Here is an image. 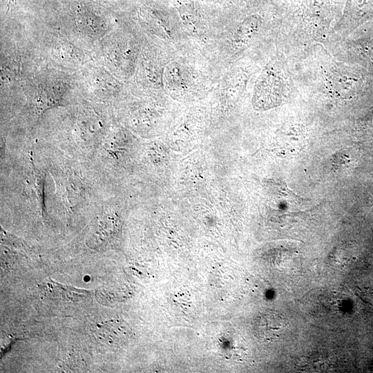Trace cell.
<instances>
[{"label": "cell", "instance_id": "1", "mask_svg": "<svg viewBox=\"0 0 373 373\" xmlns=\"http://www.w3.org/2000/svg\"><path fill=\"white\" fill-rule=\"evenodd\" d=\"M287 71L277 63L268 65L256 84L253 103L265 110L280 104L287 90Z\"/></svg>", "mask_w": 373, "mask_h": 373}, {"label": "cell", "instance_id": "2", "mask_svg": "<svg viewBox=\"0 0 373 373\" xmlns=\"http://www.w3.org/2000/svg\"><path fill=\"white\" fill-rule=\"evenodd\" d=\"M373 17V0H347L345 20L358 26Z\"/></svg>", "mask_w": 373, "mask_h": 373}, {"label": "cell", "instance_id": "3", "mask_svg": "<svg viewBox=\"0 0 373 373\" xmlns=\"http://www.w3.org/2000/svg\"><path fill=\"white\" fill-rule=\"evenodd\" d=\"M95 334L104 343L113 345L122 338L121 326L115 321L103 323L97 325Z\"/></svg>", "mask_w": 373, "mask_h": 373}]
</instances>
